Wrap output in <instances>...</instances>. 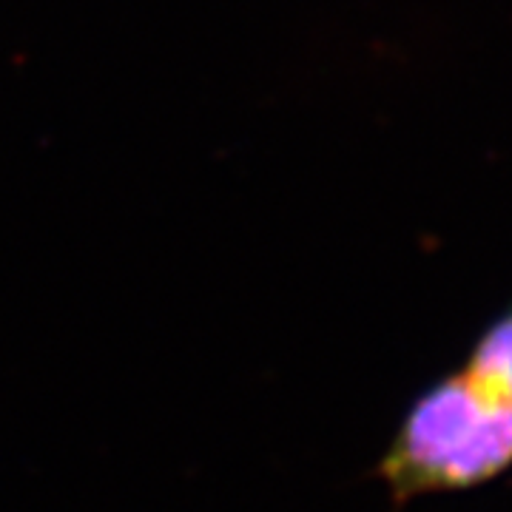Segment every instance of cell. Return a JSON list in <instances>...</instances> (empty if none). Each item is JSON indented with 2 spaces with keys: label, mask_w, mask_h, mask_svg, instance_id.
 I'll list each match as a JSON object with an SVG mask.
<instances>
[{
  "label": "cell",
  "mask_w": 512,
  "mask_h": 512,
  "mask_svg": "<svg viewBox=\"0 0 512 512\" xmlns=\"http://www.w3.org/2000/svg\"><path fill=\"white\" fill-rule=\"evenodd\" d=\"M512 470V404L453 370L407 407L376 473L390 501L467 493Z\"/></svg>",
  "instance_id": "obj_1"
},
{
  "label": "cell",
  "mask_w": 512,
  "mask_h": 512,
  "mask_svg": "<svg viewBox=\"0 0 512 512\" xmlns=\"http://www.w3.org/2000/svg\"><path fill=\"white\" fill-rule=\"evenodd\" d=\"M461 370L484 384L498 399L512 404V308L501 311L478 333Z\"/></svg>",
  "instance_id": "obj_2"
}]
</instances>
